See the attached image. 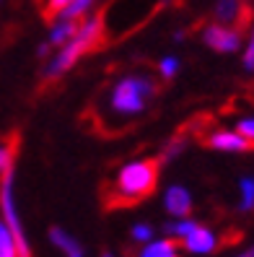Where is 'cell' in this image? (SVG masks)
I'll list each match as a JSON object with an SVG mask.
<instances>
[{
	"instance_id": "cell-6",
	"label": "cell",
	"mask_w": 254,
	"mask_h": 257,
	"mask_svg": "<svg viewBox=\"0 0 254 257\" xmlns=\"http://www.w3.org/2000/svg\"><path fill=\"white\" fill-rule=\"evenodd\" d=\"M202 42L210 50L228 55V52H236L241 47V34L228 29V26H220V24H205L202 26Z\"/></svg>"
},
{
	"instance_id": "cell-3",
	"label": "cell",
	"mask_w": 254,
	"mask_h": 257,
	"mask_svg": "<svg viewBox=\"0 0 254 257\" xmlns=\"http://www.w3.org/2000/svg\"><path fill=\"white\" fill-rule=\"evenodd\" d=\"M13 174H16V161L8 164L3 172H0V213H3V221L13 234V241H16V257H34L32 247H29V239L24 231V223L19 218L16 210V198H13Z\"/></svg>"
},
{
	"instance_id": "cell-14",
	"label": "cell",
	"mask_w": 254,
	"mask_h": 257,
	"mask_svg": "<svg viewBox=\"0 0 254 257\" xmlns=\"http://www.w3.org/2000/svg\"><path fill=\"white\" fill-rule=\"evenodd\" d=\"M96 0H73V3L68 6V11L63 13V21H81L86 19L88 13H91Z\"/></svg>"
},
{
	"instance_id": "cell-17",
	"label": "cell",
	"mask_w": 254,
	"mask_h": 257,
	"mask_svg": "<svg viewBox=\"0 0 254 257\" xmlns=\"http://www.w3.org/2000/svg\"><path fill=\"white\" fill-rule=\"evenodd\" d=\"M156 68H158V73H161V81H163V83H171V78H174L176 70H179V60H176V57H163Z\"/></svg>"
},
{
	"instance_id": "cell-8",
	"label": "cell",
	"mask_w": 254,
	"mask_h": 257,
	"mask_svg": "<svg viewBox=\"0 0 254 257\" xmlns=\"http://www.w3.org/2000/svg\"><path fill=\"white\" fill-rule=\"evenodd\" d=\"M163 205H166V210L171 216H176V218H187L192 213V198H189V192L182 185H171L166 190Z\"/></svg>"
},
{
	"instance_id": "cell-5",
	"label": "cell",
	"mask_w": 254,
	"mask_h": 257,
	"mask_svg": "<svg viewBox=\"0 0 254 257\" xmlns=\"http://www.w3.org/2000/svg\"><path fill=\"white\" fill-rule=\"evenodd\" d=\"M202 148H210V151H238V154H249L254 151V141L244 138L238 133H228V130H207L202 138L197 141Z\"/></svg>"
},
{
	"instance_id": "cell-18",
	"label": "cell",
	"mask_w": 254,
	"mask_h": 257,
	"mask_svg": "<svg viewBox=\"0 0 254 257\" xmlns=\"http://www.w3.org/2000/svg\"><path fill=\"white\" fill-rule=\"evenodd\" d=\"M130 239L138 241V244L151 241V239H153V226H148V223H135V226H132V231H130Z\"/></svg>"
},
{
	"instance_id": "cell-15",
	"label": "cell",
	"mask_w": 254,
	"mask_h": 257,
	"mask_svg": "<svg viewBox=\"0 0 254 257\" xmlns=\"http://www.w3.org/2000/svg\"><path fill=\"white\" fill-rule=\"evenodd\" d=\"M241 213L254 210V177H244L241 179V203H238Z\"/></svg>"
},
{
	"instance_id": "cell-9",
	"label": "cell",
	"mask_w": 254,
	"mask_h": 257,
	"mask_svg": "<svg viewBox=\"0 0 254 257\" xmlns=\"http://www.w3.org/2000/svg\"><path fill=\"white\" fill-rule=\"evenodd\" d=\"M127 257H182L179 254V241L166 236V239H156V241H145V247L127 252Z\"/></svg>"
},
{
	"instance_id": "cell-12",
	"label": "cell",
	"mask_w": 254,
	"mask_h": 257,
	"mask_svg": "<svg viewBox=\"0 0 254 257\" xmlns=\"http://www.w3.org/2000/svg\"><path fill=\"white\" fill-rule=\"evenodd\" d=\"M197 229V221H192V218H182V221H169L166 226H163V231H166L171 239L176 241H182L187 234H192Z\"/></svg>"
},
{
	"instance_id": "cell-23",
	"label": "cell",
	"mask_w": 254,
	"mask_h": 257,
	"mask_svg": "<svg viewBox=\"0 0 254 257\" xmlns=\"http://www.w3.org/2000/svg\"><path fill=\"white\" fill-rule=\"evenodd\" d=\"M0 3H3V0H0Z\"/></svg>"
},
{
	"instance_id": "cell-11",
	"label": "cell",
	"mask_w": 254,
	"mask_h": 257,
	"mask_svg": "<svg viewBox=\"0 0 254 257\" xmlns=\"http://www.w3.org/2000/svg\"><path fill=\"white\" fill-rule=\"evenodd\" d=\"M19 146H21V133H19V130H11V133L6 135V141L0 143V172H3L8 164L16 161Z\"/></svg>"
},
{
	"instance_id": "cell-19",
	"label": "cell",
	"mask_w": 254,
	"mask_h": 257,
	"mask_svg": "<svg viewBox=\"0 0 254 257\" xmlns=\"http://www.w3.org/2000/svg\"><path fill=\"white\" fill-rule=\"evenodd\" d=\"M244 68L251 73L254 70V32L249 37V44H246V52H244Z\"/></svg>"
},
{
	"instance_id": "cell-7",
	"label": "cell",
	"mask_w": 254,
	"mask_h": 257,
	"mask_svg": "<svg viewBox=\"0 0 254 257\" xmlns=\"http://www.w3.org/2000/svg\"><path fill=\"white\" fill-rule=\"evenodd\" d=\"M179 247H182L184 252H189V254H210V252L220 249V239H218V234L213 229L197 223V229L179 241Z\"/></svg>"
},
{
	"instance_id": "cell-20",
	"label": "cell",
	"mask_w": 254,
	"mask_h": 257,
	"mask_svg": "<svg viewBox=\"0 0 254 257\" xmlns=\"http://www.w3.org/2000/svg\"><path fill=\"white\" fill-rule=\"evenodd\" d=\"M236 133L244 135V138H251V141H254V119H241V122L236 125Z\"/></svg>"
},
{
	"instance_id": "cell-21",
	"label": "cell",
	"mask_w": 254,
	"mask_h": 257,
	"mask_svg": "<svg viewBox=\"0 0 254 257\" xmlns=\"http://www.w3.org/2000/svg\"><path fill=\"white\" fill-rule=\"evenodd\" d=\"M236 257H254V247H249L246 252H241V254H236Z\"/></svg>"
},
{
	"instance_id": "cell-13",
	"label": "cell",
	"mask_w": 254,
	"mask_h": 257,
	"mask_svg": "<svg viewBox=\"0 0 254 257\" xmlns=\"http://www.w3.org/2000/svg\"><path fill=\"white\" fill-rule=\"evenodd\" d=\"M70 3H73V0H44V3H42V19L47 24H55L68 11Z\"/></svg>"
},
{
	"instance_id": "cell-4",
	"label": "cell",
	"mask_w": 254,
	"mask_h": 257,
	"mask_svg": "<svg viewBox=\"0 0 254 257\" xmlns=\"http://www.w3.org/2000/svg\"><path fill=\"white\" fill-rule=\"evenodd\" d=\"M213 21L233 24L231 29L244 37L254 24V0H218L213 8Z\"/></svg>"
},
{
	"instance_id": "cell-2",
	"label": "cell",
	"mask_w": 254,
	"mask_h": 257,
	"mask_svg": "<svg viewBox=\"0 0 254 257\" xmlns=\"http://www.w3.org/2000/svg\"><path fill=\"white\" fill-rule=\"evenodd\" d=\"M161 159L158 156H145L138 161H127L119 166L117 174L101 182V205L107 213L122 208H135L153 198L161 179Z\"/></svg>"
},
{
	"instance_id": "cell-16",
	"label": "cell",
	"mask_w": 254,
	"mask_h": 257,
	"mask_svg": "<svg viewBox=\"0 0 254 257\" xmlns=\"http://www.w3.org/2000/svg\"><path fill=\"white\" fill-rule=\"evenodd\" d=\"M0 257H16V241L6 221H0Z\"/></svg>"
},
{
	"instance_id": "cell-22",
	"label": "cell",
	"mask_w": 254,
	"mask_h": 257,
	"mask_svg": "<svg viewBox=\"0 0 254 257\" xmlns=\"http://www.w3.org/2000/svg\"><path fill=\"white\" fill-rule=\"evenodd\" d=\"M101 257H114V254H112V252H107V249H104V252H101Z\"/></svg>"
},
{
	"instance_id": "cell-10",
	"label": "cell",
	"mask_w": 254,
	"mask_h": 257,
	"mask_svg": "<svg viewBox=\"0 0 254 257\" xmlns=\"http://www.w3.org/2000/svg\"><path fill=\"white\" fill-rule=\"evenodd\" d=\"M50 241L63 252L65 257H83V247L76 236H70L65 229H60V226H52L50 229Z\"/></svg>"
},
{
	"instance_id": "cell-1",
	"label": "cell",
	"mask_w": 254,
	"mask_h": 257,
	"mask_svg": "<svg viewBox=\"0 0 254 257\" xmlns=\"http://www.w3.org/2000/svg\"><path fill=\"white\" fill-rule=\"evenodd\" d=\"M161 91L163 81H156L148 73H127L122 78H114L107 91H99L88 104V130L101 138H112V127H119V135L132 130L135 119L148 112Z\"/></svg>"
}]
</instances>
